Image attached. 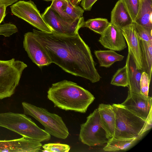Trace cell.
I'll list each match as a JSON object with an SVG mask.
<instances>
[{"instance_id": "15", "label": "cell", "mask_w": 152, "mask_h": 152, "mask_svg": "<svg viewBox=\"0 0 152 152\" xmlns=\"http://www.w3.org/2000/svg\"><path fill=\"white\" fill-rule=\"evenodd\" d=\"M128 47V52L132 56L137 68L141 70L142 61L139 39L133 24L122 30Z\"/></svg>"}, {"instance_id": "5", "label": "cell", "mask_w": 152, "mask_h": 152, "mask_svg": "<svg viewBox=\"0 0 152 152\" xmlns=\"http://www.w3.org/2000/svg\"><path fill=\"white\" fill-rule=\"evenodd\" d=\"M22 104L24 114L32 116L39 122L50 135L63 139L68 136V129L61 117L26 102H22Z\"/></svg>"}, {"instance_id": "17", "label": "cell", "mask_w": 152, "mask_h": 152, "mask_svg": "<svg viewBox=\"0 0 152 152\" xmlns=\"http://www.w3.org/2000/svg\"><path fill=\"white\" fill-rule=\"evenodd\" d=\"M102 126L105 131L109 138L114 135L115 126V115L112 105L100 104L97 108Z\"/></svg>"}, {"instance_id": "21", "label": "cell", "mask_w": 152, "mask_h": 152, "mask_svg": "<svg viewBox=\"0 0 152 152\" xmlns=\"http://www.w3.org/2000/svg\"><path fill=\"white\" fill-rule=\"evenodd\" d=\"M140 140L137 138L125 139L112 137L109 139L103 150L110 152L126 151L133 147Z\"/></svg>"}, {"instance_id": "3", "label": "cell", "mask_w": 152, "mask_h": 152, "mask_svg": "<svg viewBox=\"0 0 152 152\" xmlns=\"http://www.w3.org/2000/svg\"><path fill=\"white\" fill-rule=\"evenodd\" d=\"M115 115V129L113 138L141 139L152 127V120H146L129 110L121 104L112 105Z\"/></svg>"}, {"instance_id": "6", "label": "cell", "mask_w": 152, "mask_h": 152, "mask_svg": "<svg viewBox=\"0 0 152 152\" xmlns=\"http://www.w3.org/2000/svg\"><path fill=\"white\" fill-rule=\"evenodd\" d=\"M27 66L23 61L14 58L0 60V99L14 94L23 72Z\"/></svg>"}, {"instance_id": "28", "label": "cell", "mask_w": 152, "mask_h": 152, "mask_svg": "<svg viewBox=\"0 0 152 152\" xmlns=\"http://www.w3.org/2000/svg\"><path fill=\"white\" fill-rule=\"evenodd\" d=\"M151 80L148 74L145 72H142L140 83V93L146 97L148 96L149 86Z\"/></svg>"}, {"instance_id": "12", "label": "cell", "mask_w": 152, "mask_h": 152, "mask_svg": "<svg viewBox=\"0 0 152 152\" xmlns=\"http://www.w3.org/2000/svg\"><path fill=\"white\" fill-rule=\"evenodd\" d=\"M42 146L39 141L24 137L10 140H0V152H39Z\"/></svg>"}, {"instance_id": "30", "label": "cell", "mask_w": 152, "mask_h": 152, "mask_svg": "<svg viewBox=\"0 0 152 152\" xmlns=\"http://www.w3.org/2000/svg\"><path fill=\"white\" fill-rule=\"evenodd\" d=\"M8 7L6 5L0 6V24L3 21L6 15V10Z\"/></svg>"}, {"instance_id": "8", "label": "cell", "mask_w": 152, "mask_h": 152, "mask_svg": "<svg viewBox=\"0 0 152 152\" xmlns=\"http://www.w3.org/2000/svg\"><path fill=\"white\" fill-rule=\"evenodd\" d=\"M12 13L41 31L50 33L52 31L43 19L37 7L31 1L19 0L10 6Z\"/></svg>"}, {"instance_id": "33", "label": "cell", "mask_w": 152, "mask_h": 152, "mask_svg": "<svg viewBox=\"0 0 152 152\" xmlns=\"http://www.w3.org/2000/svg\"><path fill=\"white\" fill-rule=\"evenodd\" d=\"M44 0L45 1H52L53 0ZM66 0L67 1H68V2H69L71 3L70 0Z\"/></svg>"}, {"instance_id": "25", "label": "cell", "mask_w": 152, "mask_h": 152, "mask_svg": "<svg viewBox=\"0 0 152 152\" xmlns=\"http://www.w3.org/2000/svg\"><path fill=\"white\" fill-rule=\"evenodd\" d=\"M122 0L134 22L139 12L140 0Z\"/></svg>"}, {"instance_id": "32", "label": "cell", "mask_w": 152, "mask_h": 152, "mask_svg": "<svg viewBox=\"0 0 152 152\" xmlns=\"http://www.w3.org/2000/svg\"><path fill=\"white\" fill-rule=\"evenodd\" d=\"M71 2L74 5H78V0H70Z\"/></svg>"}, {"instance_id": "4", "label": "cell", "mask_w": 152, "mask_h": 152, "mask_svg": "<svg viewBox=\"0 0 152 152\" xmlns=\"http://www.w3.org/2000/svg\"><path fill=\"white\" fill-rule=\"evenodd\" d=\"M0 126L40 142L48 141L51 138L50 135L25 114L11 112L0 113Z\"/></svg>"}, {"instance_id": "14", "label": "cell", "mask_w": 152, "mask_h": 152, "mask_svg": "<svg viewBox=\"0 0 152 152\" xmlns=\"http://www.w3.org/2000/svg\"><path fill=\"white\" fill-rule=\"evenodd\" d=\"M98 41L105 48L115 51H120L127 47L122 30L111 23Z\"/></svg>"}, {"instance_id": "9", "label": "cell", "mask_w": 152, "mask_h": 152, "mask_svg": "<svg viewBox=\"0 0 152 152\" xmlns=\"http://www.w3.org/2000/svg\"><path fill=\"white\" fill-rule=\"evenodd\" d=\"M47 25L53 32L57 34L72 36L78 33L85 22L84 18L74 24L70 23L62 18L50 6L41 15Z\"/></svg>"}, {"instance_id": "24", "label": "cell", "mask_w": 152, "mask_h": 152, "mask_svg": "<svg viewBox=\"0 0 152 152\" xmlns=\"http://www.w3.org/2000/svg\"><path fill=\"white\" fill-rule=\"evenodd\" d=\"M110 83L117 86L128 87V76L126 64L119 69L113 76Z\"/></svg>"}, {"instance_id": "2", "label": "cell", "mask_w": 152, "mask_h": 152, "mask_svg": "<svg viewBox=\"0 0 152 152\" xmlns=\"http://www.w3.org/2000/svg\"><path fill=\"white\" fill-rule=\"evenodd\" d=\"M48 98L54 106L62 110L85 113L95 97L89 91L77 83L64 80L52 84Z\"/></svg>"}, {"instance_id": "27", "label": "cell", "mask_w": 152, "mask_h": 152, "mask_svg": "<svg viewBox=\"0 0 152 152\" xmlns=\"http://www.w3.org/2000/svg\"><path fill=\"white\" fill-rule=\"evenodd\" d=\"M134 27L139 39L146 41H152V31L133 22Z\"/></svg>"}, {"instance_id": "22", "label": "cell", "mask_w": 152, "mask_h": 152, "mask_svg": "<svg viewBox=\"0 0 152 152\" xmlns=\"http://www.w3.org/2000/svg\"><path fill=\"white\" fill-rule=\"evenodd\" d=\"M94 54L97 59L99 66L108 68L114 63L121 61L124 56L116 53L115 51L108 50H95Z\"/></svg>"}, {"instance_id": "10", "label": "cell", "mask_w": 152, "mask_h": 152, "mask_svg": "<svg viewBox=\"0 0 152 152\" xmlns=\"http://www.w3.org/2000/svg\"><path fill=\"white\" fill-rule=\"evenodd\" d=\"M152 101L151 97L128 91L126 99L121 104L142 118L151 120H152Z\"/></svg>"}, {"instance_id": "19", "label": "cell", "mask_w": 152, "mask_h": 152, "mask_svg": "<svg viewBox=\"0 0 152 152\" xmlns=\"http://www.w3.org/2000/svg\"><path fill=\"white\" fill-rule=\"evenodd\" d=\"M138 15L134 22L152 31V0H140Z\"/></svg>"}, {"instance_id": "1", "label": "cell", "mask_w": 152, "mask_h": 152, "mask_svg": "<svg viewBox=\"0 0 152 152\" xmlns=\"http://www.w3.org/2000/svg\"><path fill=\"white\" fill-rule=\"evenodd\" d=\"M33 32L52 63L67 73L92 83L100 80L101 77L96 68L90 48L78 33L69 36L34 29Z\"/></svg>"}, {"instance_id": "23", "label": "cell", "mask_w": 152, "mask_h": 152, "mask_svg": "<svg viewBox=\"0 0 152 152\" xmlns=\"http://www.w3.org/2000/svg\"><path fill=\"white\" fill-rule=\"evenodd\" d=\"M110 23L105 18H99L89 19L85 21L83 27H86L101 35Z\"/></svg>"}, {"instance_id": "29", "label": "cell", "mask_w": 152, "mask_h": 152, "mask_svg": "<svg viewBox=\"0 0 152 152\" xmlns=\"http://www.w3.org/2000/svg\"><path fill=\"white\" fill-rule=\"evenodd\" d=\"M97 0H81V5L84 10L90 11L93 5Z\"/></svg>"}, {"instance_id": "18", "label": "cell", "mask_w": 152, "mask_h": 152, "mask_svg": "<svg viewBox=\"0 0 152 152\" xmlns=\"http://www.w3.org/2000/svg\"><path fill=\"white\" fill-rule=\"evenodd\" d=\"M126 64L129 78V91L133 93H141L140 83L142 72L137 68L133 57L129 52Z\"/></svg>"}, {"instance_id": "16", "label": "cell", "mask_w": 152, "mask_h": 152, "mask_svg": "<svg viewBox=\"0 0 152 152\" xmlns=\"http://www.w3.org/2000/svg\"><path fill=\"white\" fill-rule=\"evenodd\" d=\"M133 22L123 1H118L111 11L110 23L122 30Z\"/></svg>"}, {"instance_id": "13", "label": "cell", "mask_w": 152, "mask_h": 152, "mask_svg": "<svg viewBox=\"0 0 152 152\" xmlns=\"http://www.w3.org/2000/svg\"><path fill=\"white\" fill-rule=\"evenodd\" d=\"M50 6L62 18L68 23L73 24L84 18V10L78 5H74L66 0H53Z\"/></svg>"}, {"instance_id": "26", "label": "cell", "mask_w": 152, "mask_h": 152, "mask_svg": "<svg viewBox=\"0 0 152 152\" xmlns=\"http://www.w3.org/2000/svg\"><path fill=\"white\" fill-rule=\"evenodd\" d=\"M43 151L53 152H68L70 149V146L65 144L59 143H50L42 146Z\"/></svg>"}, {"instance_id": "31", "label": "cell", "mask_w": 152, "mask_h": 152, "mask_svg": "<svg viewBox=\"0 0 152 152\" xmlns=\"http://www.w3.org/2000/svg\"><path fill=\"white\" fill-rule=\"evenodd\" d=\"M19 0H0V6L6 5L9 6L12 5Z\"/></svg>"}, {"instance_id": "7", "label": "cell", "mask_w": 152, "mask_h": 152, "mask_svg": "<svg viewBox=\"0 0 152 152\" xmlns=\"http://www.w3.org/2000/svg\"><path fill=\"white\" fill-rule=\"evenodd\" d=\"M109 139L100 124L98 110L96 109L80 125L79 140L84 144L94 146L102 145Z\"/></svg>"}, {"instance_id": "11", "label": "cell", "mask_w": 152, "mask_h": 152, "mask_svg": "<svg viewBox=\"0 0 152 152\" xmlns=\"http://www.w3.org/2000/svg\"><path fill=\"white\" fill-rule=\"evenodd\" d=\"M23 47L32 61L39 67L52 63L44 48L36 39L33 32H28L24 35Z\"/></svg>"}, {"instance_id": "20", "label": "cell", "mask_w": 152, "mask_h": 152, "mask_svg": "<svg viewBox=\"0 0 152 152\" xmlns=\"http://www.w3.org/2000/svg\"><path fill=\"white\" fill-rule=\"evenodd\" d=\"M142 61V72L148 74L151 80L152 68V41L139 39Z\"/></svg>"}, {"instance_id": "34", "label": "cell", "mask_w": 152, "mask_h": 152, "mask_svg": "<svg viewBox=\"0 0 152 152\" xmlns=\"http://www.w3.org/2000/svg\"><path fill=\"white\" fill-rule=\"evenodd\" d=\"M81 0H78V4H79L80 2L81 1Z\"/></svg>"}]
</instances>
